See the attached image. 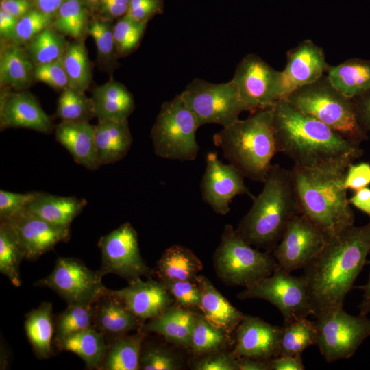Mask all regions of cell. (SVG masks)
<instances>
[{
  "mask_svg": "<svg viewBox=\"0 0 370 370\" xmlns=\"http://www.w3.org/2000/svg\"><path fill=\"white\" fill-rule=\"evenodd\" d=\"M284 99L351 142L360 145L368 138L358 121L353 98L334 88L327 75L294 90Z\"/></svg>",
  "mask_w": 370,
  "mask_h": 370,
  "instance_id": "obj_6",
  "label": "cell"
},
{
  "mask_svg": "<svg viewBox=\"0 0 370 370\" xmlns=\"http://www.w3.org/2000/svg\"><path fill=\"white\" fill-rule=\"evenodd\" d=\"M271 359L238 358V370H271Z\"/></svg>",
  "mask_w": 370,
  "mask_h": 370,
  "instance_id": "obj_59",
  "label": "cell"
},
{
  "mask_svg": "<svg viewBox=\"0 0 370 370\" xmlns=\"http://www.w3.org/2000/svg\"><path fill=\"white\" fill-rule=\"evenodd\" d=\"M358 121L370 132V90L353 98Z\"/></svg>",
  "mask_w": 370,
  "mask_h": 370,
  "instance_id": "obj_54",
  "label": "cell"
},
{
  "mask_svg": "<svg viewBox=\"0 0 370 370\" xmlns=\"http://www.w3.org/2000/svg\"><path fill=\"white\" fill-rule=\"evenodd\" d=\"M328 238L311 221L301 213L288 222L272 254L284 271L304 269L322 249Z\"/></svg>",
  "mask_w": 370,
  "mask_h": 370,
  "instance_id": "obj_15",
  "label": "cell"
},
{
  "mask_svg": "<svg viewBox=\"0 0 370 370\" xmlns=\"http://www.w3.org/2000/svg\"><path fill=\"white\" fill-rule=\"evenodd\" d=\"M146 333L142 328L133 334L106 337L107 349L99 369H140V355Z\"/></svg>",
  "mask_w": 370,
  "mask_h": 370,
  "instance_id": "obj_30",
  "label": "cell"
},
{
  "mask_svg": "<svg viewBox=\"0 0 370 370\" xmlns=\"http://www.w3.org/2000/svg\"><path fill=\"white\" fill-rule=\"evenodd\" d=\"M52 304L43 302L30 311L25 321V330L33 350L40 359L51 357L55 333Z\"/></svg>",
  "mask_w": 370,
  "mask_h": 370,
  "instance_id": "obj_33",
  "label": "cell"
},
{
  "mask_svg": "<svg viewBox=\"0 0 370 370\" xmlns=\"http://www.w3.org/2000/svg\"><path fill=\"white\" fill-rule=\"evenodd\" d=\"M113 26L111 21L94 18L88 23L87 34L90 35L96 44L98 60L111 68L116 64V47L113 35Z\"/></svg>",
  "mask_w": 370,
  "mask_h": 370,
  "instance_id": "obj_44",
  "label": "cell"
},
{
  "mask_svg": "<svg viewBox=\"0 0 370 370\" xmlns=\"http://www.w3.org/2000/svg\"><path fill=\"white\" fill-rule=\"evenodd\" d=\"M326 75L332 86L348 97L370 90V60L347 59L336 66H329Z\"/></svg>",
  "mask_w": 370,
  "mask_h": 370,
  "instance_id": "obj_31",
  "label": "cell"
},
{
  "mask_svg": "<svg viewBox=\"0 0 370 370\" xmlns=\"http://www.w3.org/2000/svg\"><path fill=\"white\" fill-rule=\"evenodd\" d=\"M98 246L101 254L99 271L103 276L115 274L130 282L142 277L150 278L152 275L140 255L137 232L130 223L101 236Z\"/></svg>",
  "mask_w": 370,
  "mask_h": 370,
  "instance_id": "obj_14",
  "label": "cell"
},
{
  "mask_svg": "<svg viewBox=\"0 0 370 370\" xmlns=\"http://www.w3.org/2000/svg\"><path fill=\"white\" fill-rule=\"evenodd\" d=\"M1 9L18 20L32 10V4L29 0H1Z\"/></svg>",
  "mask_w": 370,
  "mask_h": 370,
  "instance_id": "obj_56",
  "label": "cell"
},
{
  "mask_svg": "<svg viewBox=\"0 0 370 370\" xmlns=\"http://www.w3.org/2000/svg\"><path fill=\"white\" fill-rule=\"evenodd\" d=\"M195 280L201 293V313L211 324L232 335L245 314L232 305L209 279L198 275Z\"/></svg>",
  "mask_w": 370,
  "mask_h": 370,
  "instance_id": "obj_23",
  "label": "cell"
},
{
  "mask_svg": "<svg viewBox=\"0 0 370 370\" xmlns=\"http://www.w3.org/2000/svg\"><path fill=\"white\" fill-rule=\"evenodd\" d=\"M68 44L55 29H45L27 45L26 51L34 65L53 62L64 54Z\"/></svg>",
  "mask_w": 370,
  "mask_h": 370,
  "instance_id": "obj_40",
  "label": "cell"
},
{
  "mask_svg": "<svg viewBox=\"0 0 370 370\" xmlns=\"http://www.w3.org/2000/svg\"><path fill=\"white\" fill-rule=\"evenodd\" d=\"M191 367L194 370H238V358L232 352L217 351L198 356Z\"/></svg>",
  "mask_w": 370,
  "mask_h": 370,
  "instance_id": "obj_50",
  "label": "cell"
},
{
  "mask_svg": "<svg viewBox=\"0 0 370 370\" xmlns=\"http://www.w3.org/2000/svg\"><path fill=\"white\" fill-rule=\"evenodd\" d=\"M140 369L177 370L183 367L182 359L169 349L160 346L143 347L140 355Z\"/></svg>",
  "mask_w": 370,
  "mask_h": 370,
  "instance_id": "obj_45",
  "label": "cell"
},
{
  "mask_svg": "<svg viewBox=\"0 0 370 370\" xmlns=\"http://www.w3.org/2000/svg\"><path fill=\"white\" fill-rule=\"evenodd\" d=\"M200 190L204 202L221 215L229 213L230 203L236 196L247 195L254 198L241 172L231 164L223 163L214 152L206 156Z\"/></svg>",
  "mask_w": 370,
  "mask_h": 370,
  "instance_id": "obj_16",
  "label": "cell"
},
{
  "mask_svg": "<svg viewBox=\"0 0 370 370\" xmlns=\"http://www.w3.org/2000/svg\"><path fill=\"white\" fill-rule=\"evenodd\" d=\"M88 12L82 0H65L53 22L54 29L80 40L87 33Z\"/></svg>",
  "mask_w": 370,
  "mask_h": 370,
  "instance_id": "obj_42",
  "label": "cell"
},
{
  "mask_svg": "<svg viewBox=\"0 0 370 370\" xmlns=\"http://www.w3.org/2000/svg\"><path fill=\"white\" fill-rule=\"evenodd\" d=\"M55 345L60 351L77 355L88 369H99L107 349V341L101 332L90 328L73 334Z\"/></svg>",
  "mask_w": 370,
  "mask_h": 370,
  "instance_id": "obj_34",
  "label": "cell"
},
{
  "mask_svg": "<svg viewBox=\"0 0 370 370\" xmlns=\"http://www.w3.org/2000/svg\"><path fill=\"white\" fill-rule=\"evenodd\" d=\"M62 61L70 87L84 92L92 81V68L84 42L68 44Z\"/></svg>",
  "mask_w": 370,
  "mask_h": 370,
  "instance_id": "obj_37",
  "label": "cell"
},
{
  "mask_svg": "<svg viewBox=\"0 0 370 370\" xmlns=\"http://www.w3.org/2000/svg\"><path fill=\"white\" fill-rule=\"evenodd\" d=\"M86 203L85 199L75 197H62L38 192L26 211L51 224L70 227L71 222L82 212Z\"/></svg>",
  "mask_w": 370,
  "mask_h": 370,
  "instance_id": "obj_28",
  "label": "cell"
},
{
  "mask_svg": "<svg viewBox=\"0 0 370 370\" xmlns=\"http://www.w3.org/2000/svg\"><path fill=\"white\" fill-rule=\"evenodd\" d=\"M232 343L231 335L211 324L201 313H197L189 346L195 355L225 350Z\"/></svg>",
  "mask_w": 370,
  "mask_h": 370,
  "instance_id": "obj_38",
  "label": "cell"
},
{
  "mask_svg": "<svg viewBox=\"0 0 370 370\" xmlns=\"http://www.w3.org/2000/svg\"><path fill=\"white\" fill-rule=\"evenodd\" d=\"M314 317L315 345L328 363L351 358L370 336V319L367 316H354L341 308Z\"/></svg>",
  "mask_w": 370,
  "mask_h": 370,
  "instance_id": "obj_9",
  "label": "cell"
},
{
  "mask_svg": "<svg viewBox=\"0 0 370 370\" xmlns=\"http://www.w3.org/2000/svg\"><path fill=\"white\" fill-rule=\"evenodd\" d=\"M204 267L188 248L174 245L167 248L156 263L160 280L195 281Z\"/></svg>",
  "mask_w": 370,
  "mask_h": 370,
  "instance_id": "obj_32",
  "label": "cell"
},
{
  "mask_svg": "<svg viewBox=\"0 0 370 370\" xmlns=\"http://www.w3.org/2000/svg\"><path fill=\"white\" fill-rule=\"evenodd\" d=\"M282 327L245 315L235 331L232 354L236 358L271 359L279 354Z\"/></svg>",
  "mask_w": 370,
  "mask_h": 370,
  "instance_id": "obj_19",
  "label": "cell"
},
{
  "mask_svg": "<svg viewBox=\"0 0 370 370\" xmlns=\"http://www.w3.org/2000/svg\"><path fill=\"white\" fill-rule=\"evenodd\" d=\"M180 95L199 127L217 123L225 127L238 120L243 112L248 111L232 80L214 84L195 79Z\"/></svg>",
  "mask_w": 370,
  "mask_h": 370,
  "instance_id": "obj_10",
  "label": "cell"
},
{
  "mask_svg": "<svg viewBox=\"0 0 370 370\" xmlns=\"http://www.w3.org/2000/svg\"><path fill=\"white\" fill-rule=\"evenodd\" d=\"M199 127L196 116L180 95L165 101L151 130L155 154L172 160H194L199 150L196 140Z\"/></svg>",
  "mask_w": 370,
  "mask_h": 370,
  "instance_id": "obj_8",
  "label": "cell"
},
{
  "mask_svg": "<svg viewBox=\"0 0 370 370\" xmlns=\"http://www.w3.org/2000/svg\"><path fill=\"white\" fill-rule=\"evenodd\" d=\"M263 183L235 230L249 245L272 253L288 222L299 213V204L289 169L272 164Z\"/></svg>",
  "mask_w": 370,
  "mask_h": 370,
  "instance_id": "obj_4",
  "label": "cell"
},
{
  "mask_svg": "<svg viewBox=\"0 0 370 370\" xmlns=\"http://www.w3.org/2000/svg\"><path fill=\"white\" fill-rule=\"evenodd\" d=\"M329 66L323 49L311 40H304L288 50L286 66L280 71V99L320 79L327 73Z\"/></svg>",
  "mask_w": 370,
  "mask_h": 370,
  "instance_id": "obj_17",
  "label": "cell"
},
{
  "mask_svg": "<svg viewBox=\"0 0 370 370\" xmlns=\"http://www.w3.org/2000/svg\"><path fill=\"white\" fill-rule=\"evenodd\" d=\"M95 126L89 122H61L56 127V140L71 154L75 161L90 170L99 167L97 159Z\"/></svg>",
  "mask_w": 370,
  "mask_h": 370,
  "instance_id": "obj_24",
  "label": "cell"
},
{
  "mask_svg": "<svg viewBox=\"0 0 370 370\" xmlns=\"http://www.w3.org/2000/svg\"><path fill=\"white\" fill-rule=\"evenodd\" d=\"M92 100L95 116L99 121L127 119L135 108L132 93L113 79L95 88Z\"/></svg>",
  "mask_w": 370,
  "mask_h": 370,
  "instance_id": "obj_27",
  "label": "cell"
},
{
  "mask_svg": "<svg viewBox=\"0 0 370 370\" xmlns=\"http://www.w3.org/2000/svg\"><path fill=\"white\" fill-rule=\"evenodd\" d=\"M230 164L244 177L264 182L276 153L272 108L257 110L238 119L213 136Z\"/></svg>",
  "mask_w": 370,
  "mask_h": 370,
  "instance_id": "obj_5",
  "label": "cell"
},
{
  "mask_svg": "<svg viewBox=\"0 0 370 370\" xmlns=\"http://www.w3.org/2000/svg\"><path fill=\"white\" fill-rule=\"evenodd\" d=\"M248 111L271 108L281 98V73L256 54L245 56L232 79Z\"/></svg>",
  "mask_w": 370,
  "mask_h": 370,
  "instance_id": "obj_13",
  "label": "cell"
},
{
  "mask_svg": "<svg viewBox=\"0 0 370 370\" xmlns=\"http://www.w3.org/2000/svg\"><path fill=\"white\" fill-rule=\"evenodd\" d=\"M280 268L269 276L237 295L241 300L260 299L275 306L283 323L300 317L314 315L307 281L304 275L294 276Z\"/></svg>",
  "mask_w": 370,
  "mask_h": 370,
  "instance_id": "obj_11",
  "label": "cell"
},
{
  "mask_svg": "<svg viewBox=\"0 0 370 370\" xmlns=\"http://www.w3.org/2000/svg\"><path fill=\"white\" fill-rule=\"evenodd\" d=\"M56 114L62 122H89L95 116L92 98H88L84 92L69 87L60 95Z\"/></svg>",
  "mask_w": 370,
  "mask_h": 370,
  "instance_id": "obj_41",
  "label": "cell"
},
{
  "mask_svg": "<svg viewBox=\"0 0 370 370\" xmlns=\"http://www.w3.org/2000/svg\"><path fill=\"white\" fill-rule=\"evenodd\" d=\"M213 264L217 277L223 282L245 288L271 275L278 267L271 252L253 247L230 224L224 227L213 255Z\"/></svg>",
  "mask_w": 370,
  "mask_h": 370,
  "instance_id": "obj_7",
  "label": "cell"
},
{
  "mask_svg": "<svg viewBox=\"0 0 370 370\" xmlns=\"http://www.w3.org/2000/svg\"><path fill=\"white\" fill-rule=\"evenodd\" d=\"M162 282L177 304L188 308H199L201 293L196 280H162Z\"/></svg>",
  "mask_w": 370,
  "mask_h": 370,
  "instance_id": "obj_48",
  "label": "cell"
},
{
  "mask_svg": "<svg viewBox=\"0 0 370 370\" xmlns=\"http://www.w3.org/2000/svg\"><path fill=\"white\" fill-rule=\"evenodd\" d=\"M147 22H140L125 14L113 26V35L118 57L126 56L139 45Z\"/></svg>",
  "mask_w": 370,
  "mask_h": 370,
  "instance_id": "obj_43",
  "label": "cell"
},
{
  "mask_svg": "<svg viewBox=\"0 0 370 370\" xmlns=\"http://www.w3.org/2000/svg\"><path fill=\"white\" fill-rule=\"evenodd\" d=\"M62 57L51 63L34 65V79L44 82L55 90H63L70 87Z\"/></svg>",
  "mask_w": 370,
  "mask_h": 370,
  "instance_id": "obj_49",
  "label": "cell"
},
{
  "mask_svg": "<svg viewBox=\"0 0 370 370\" xmlns=\"http://www.w3.org/2000/svg\"><path fill=\"white\" fill-rule=\"evenodd\" d=\"M290 171L299 213L317 226L328 240L354 225V214L344 186L347 170L294 165Z\"/></svg>",
  "mask_w": 370,
  "mask_h": 370,
  "instance_id": "obj_3",
  "label": "cell"
},
{
  "mask_svg": "<svg viewBox=\"0 0 370 370\" xmlns=\"http://www.w3.org/2000/svg\"><path fill=\"white\" fill-rule=\"evenodd\" d=\"M370 184V164L361 162L351 164L346 171L344 186L347 190L357 191Z\"/></svg>",
  "mask_w": 370,
  "mask_h": 370,
  "instance_id": "obj_52",
  "label": "cell"
},
{
  "mask_svg": "<svg viewBox=\"0 0 370 370\" xmlns=\"http://www.w3.org/2000/svg\"><path fill=\"white\" fill-rule=\"evenodd\" d=\"M349 202L370 217V188L365 187L355 191Z\"/></svg>",
  "mask_w": 370,
  "mask_h": 370,
  "instance_id": "obj_58",
  "label": "cell"
},
{
  "mask_svg": "<svg viewBox=\"0 0 370 370\" xmlns=\"http://www.w3.org/2000/svg\"><path fill=\"white\" fill-rule=\"evenodd\" d=\"M34 64L27 51L14 41L1 47L0 82L1 87L21 90L29 87L34 78Z\"/></svg>",
  "mask_w": 370,
  "mask_h": 370,
  "instance_id": "obj_29",
  "label": "cell"
},
{
  "mask_svg": "<svg viewBox=\"0 0 370 370\" xmlns=\"http://www.w3.org/2000/svg\"><path fill=\"white\" fill-rule=\"evenodd\" d=\"M1 130L23 127L49 134L53 128L51 119L35 97L27 91L1 90L0 97Z\"/></svg>",
  "mask_w": 370,
  "mask_h": 370,
  "instance_id": "obj_20",
  "label": "cell"
},
{
  "mask_svg": "<svg viewBox=\"0 0 370 370\" xmlns=\"http://www.w3.org/2000/svg\"><path fill=\"white\" fill-rule=\"evenodd\" d=\"M139 319H151L172 305L173 297L162 281L138 278L128 282V286L112 290Z\"/></svg>",
  "mask_w": 370,
  "mask_h": 370,
  "instance_id": "obj_21",
  "label": "cell"
},
{
  "mask_svg": "<svg viewBox=\"0 0 370 370\" xmlns=\"http://www.w3.org/2000/svg\"><path fill=\"white\" fill-rule=\"evenodd\" d=\"M95 128L97 156L100 166L115 163L126 156L133 141L127 119L99 121Z\"/></svg>",
  "mask_w": 370,
  "mask_h": 370,
  "instance_id": "obj_26",
  "label": "cell"
},
{
  "mask_svg": "<svg viewBox=\"0 0 370 370\" xmlns=\"http://www.w3.org/2000/svg\"><path fill=\"white\" fill-rule=\"evenodd\" d=\"M278 356H299L315 345L316 326L314 321L300 317L283 323Z\"/></svg>",
  "mask_w": 370,
  "mask_h": 370,
  "instance_id": "obj_36",
  "label": "cell"
},
{
  "mask_svg": "<svg viewBox=\"0 0 370 370\" xmlns=\"http://www.w3.org/2000/svg\"><path fill=\"white\" fill-rule=\"evenodd\" d=\"M370 252V221L354 225L328 239L303 269L314 315L343 308L347 293L367 262Z\"/></svg>",
  "mask_w": 370,
  "mask_h": 370,
  "instance_id": "obj_2",
  "label": "cell"
},
{
  "mask_svg": "<svg viewBox=\"0 0 370 370\" xmlns=\"http://www.w3.org/2000/svg\"><path fill=\"white\" fill-rule=\"evenodd\" d=\"M65 0H34L36 9L53 17Z\"/></svg>",
  "mask_w": 370,
  "mask_h": 370,
  "instance_id": "obj_60",
  "label": "cell"
},
{
  "mask_svg": "<svg viewBox=\"0 0 370 370\" xmlns=\"http://www.w3.org/2000/svg\"><path fill=\"white\" fill-rule=\"evenodd\" d=\"M163 12L162 0H129L127 15L140 22H148Z\"/></svg>",
  "mask_w": 370,
  "mask_h": 370,
  "instance_id": "obj_51",
  "label": "cell"
},
{
  "mask_svg": "<svg viewBox=\"0 0 370 370\" xmlns=\"http://www.w3.org/2000/svg\"><path fill=\"white\" fill-rule=\"evenodd\" d=\"M197 313L180 305H171L162 313L150 319L143 330L164 337L172 344L189 349Z\"/></svg>",
  "mask_w": 370,
  "mask_h": 370,
  "instance_id": "obj_25",
  "label": "cell"
},
{
  "mask_svg": "<svg viewBox=\"0 0 370 370\" xmlns=\"http://www.w3.org/2000/svg\"><path fill=\"white\" fill-rule=\"evenodd\" d=\"M86 7L89 9H97L100 0H82Z\"/></svg>",
  "mask_w": 370,
  "mask_h": 370,
  "instance_id": "obj_62",
  "label": "cell"
},
{
  "mask_svg": "<svg viewBox=\"0 0 370 370\" xmlns=\"http://www.w3.org/2000/svg\"><path fill=\"white\" fill-rule=\"evenodd\" d=\"M271 370H304L301 355L279 356L271 358Z\"/></svg>",
  "mask_w": 370,
  "mask_h": 370,
  "instance_id": "obj_55",
  "label": "cell"
},
{
  "mask_svg": "<svg viewBox=\"0 0 370 370\" xmlns=\"http://www.w3.org/2000/svg\"><path fill=\"white\" fill-rule=\"evenodd\" d=\"M53 17L38 9H32L17 22L12 41L18 44L28 43L36 36L50 27Z\"/></svg>",
  "mask_w": 370,
  "mask_h": 370,
  "instance_id": "obj_46",
  "label": "cell"
},
{
  "mask_svg": "<svg viewBox=\"0 0 370 370\" xmlns=\"http://www.w3.org/2000/svg\"><path fill=\"white\" fill-rule=\"evenodd\" d=\"M367 262L370 265V260ZM357 288L363 291L362 298L358 306L359 314L367 316L370 313V273L367 283Z\"/></svg>",
  "mask_w": 370,
  "mask_h": 370,
  "instance_id": "obj_61",
  "label": "cell"
},
{
  "mask_svg": "<svg viewBox=\"0 0 370 370\" xmlns=\"http://www.w3.org/2000/svg\"><path fill=\"white\" fill-rule=\"evenodd\" d=\"M93 328L106 337L118 336L143 328V321L136 317L112 292L94 304Z\"/></svg>",
  "mask_w": 370,
  "mask_h": 370,
  "instance_id": "obj_22",
  "label": "cell"
},
{
  "mask_svg": "<svg viewBox=\"0 0 370 370\" xmlns=\"http://www.w3.org/2000/svg\"><path fill=\"white\" fill-rule=\"evenodd\" d=\"M18 19L1 9L0 10V35L3 40H12Z\"/></svg>",
  "mask_w": 370,
  "mask_h": 370,
  "instance_id": "obj_57",
  "label": "cell"
},
{
  "mask_svg": "<svg viewBox=\"0 0 370 370\" xmlns=\"http://www.w3.org/2000/svg\"><path fill=\"white\" fill-rule=\"evenodd\" d=\"M38 192L17 193L0 190V219L8 220L24 213Z\"/></svg>",
  "mask_w": 370,
  "mask_h": 370,
  "instance_id": "obj_47",
  "label": "cell"
},
{
  "mask_svg": "<svg viewBox=\"0 0 370 370\" xmlns=\"http://www.w3.org/2000/svg\"><path fill=\"white\" fill-rule=\"evenodd\" d=\"M25 258L18 238L5 220L0 222V272L16 287L21 285L20 264Z\"/></svg>",
  "mask_w": 370,
  "mask_h": 370,
  "instance_id": "obj_35",
  "label": "cell"
},
{
  "mask_svg": "<svg viewBox=\"0 0 370 370\" xmlns=\"http://www.w3.org/2000/svg\"><path fill=\"white\" fill-rule=\"evenodd\" d=\"M128 8L129 0H100L97 10L100 18L112 21L125 16Z\"/></svg>",
  "mask_w": 370,
  "mask_h": 370,
  "instance_id": "obj_53",
  "label": "cell"
},
{
  "mask_svg": "<svg viewBox=\"0 0 370 370\" xmlns=\"http://www.w3.org/2000/svg\"><path fill=\"white\" fill-rule=\"evenodd\" d=\"M93 304L68 305L54 321L53 344L56 345L73 334L93 328Z\"/></svg>",
  "mask_w": 370,
  "mask_h": 370,
  "instance_id": "obj_39",
  "label": "cell"
},
{
  "mask_svg": "<svg viewBox=\"0 0 370 370\" xmlns=\"http://www.w3.org/2000/svg\"><path fill=\"white\" fill-rule=\"evenodd\" d=\"M5 221L15 231L25 258L29 260H36L53 249L58 243L66 242L70 238V227L51 224L27 211Z\"/></svg>",
  "mask_w": 370,
  "mask_h": 370,
  "instance_id": "obj_18",
  "label": "cell"
},
{
  "mask_svg": "<svg viewBox=\"0 0 370 370\" xmlns=\"http://www.w3.org/2000/svg\"><path fill=\"white\" fill-rule=\"evenodd\" d=\"M103 275L73 258L59 257L52 272L35 286L47 287L60 295L68 305H92L108 293Z\"/></svg>",
  "mask_w": 370,
  "mask_h": 370,
  "instance_id": "obj_12",
  "label": "cell"
},
{
  "mask_svg": "<svg viewBox=\"0 0 370 370\" xmlns=\"http://www.w3.org/2000/svg\"><path fill=\"white\" fill-rule=\"evenodd\" d=\"M271 108L278 153L287 156L295 165L347 170L362 155L360 145L301 112L284 99L277 101Z\"/></svg>",
  "mask_w": 370,
  "mask_h": 370,
  "instance_id": "obj_1",
  "label": "cell"
}]
</instances>
